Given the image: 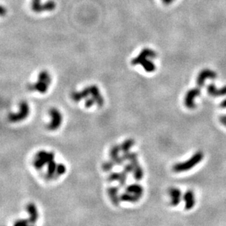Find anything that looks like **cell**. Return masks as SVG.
<instances>
[{
	"instance_id": "obj_1",
	"label": "cell",
	"mask_w": 226,
	"mask_h": 226,
	"mask_svg": "<svg viewBox=\"0 0 226 226\" xmlns=\"http://www.w3.org/2000/svg\"><path fill=\"white\" fill-rule=\"evenodd\" d=\"M157 54L150 48H143L139 54L132 60V65H141L144 70L148 73H152L156 70V65L149 59L156 58Z\"/></svg>"
},
{
	"instance_id": "obj_2",
	"label": "cell",
	"mask_w": 226,
	"mask_h": 226,
	"mask_svg": "<svg viewBox=\"0 0 226 226\" xmlns=\"http://www.w3.org/2000/svg\"><path fill=\"white\" fill-rule=\"evenodd\" d=\"M203 158V153L201 151H198L195 152L188 160L174 165L173 167V171L177 173L190 171L195 166H197L199 163H201Z\"/></svg>"
},
{
	"instance_id": "obj_3",
	"label": "cell",
	"mask_w": 226,
	"mask_h": 226,
	"mask_svg": "<svg viewBox=\"0 0 226 226\" xmlns=\"http://www.w3.org/2000/svg\"><path fill=\"white\" fill-rule=\"evenodd\" d=\"M51 83V77L49 73L46 70H43L39 73L37 82L33 84L32 87H33V89L37 90L42 94H44L48 91Z\"/></svg>"
},
{
	"instance_id": "obj_4",
	"label": "cell",
	"mask_w": 226,
	"mask_h": 226,
	"mask_svg": "<svg viewBox=\"0 0 226 226\" xmlns=\"http://www.w3.org/2000/svg\"><path fill=\"white\" fill-rule=\"evenodd\" d=\"M29 106L26 101H21L19 104V111L18 113H12L8 115L9 121L11 122H18L24 120L29 116Z\"/></svg>"
},
{
	"instance_id": "obj_5",
	"label": "cell",
	"mask_w": 226,
	"mask_h": 226,
	"mask_svg": "<svg viewBox=\"0 0 226 226\" xmlns=\"http://www.w3.org/2000/svg\"><path fill=\"white\" fill-rule=\"evenodd\" d=\"M55 157L54 152H47L46 151H40L36 155V159L34 160V166L37 169H40L45 165L48 163V161L53 160Z\"/></svg>"
},
{
	"instance_id": "obj_6",
	"label": "cell",
	"mask_w": 226,
	"mask_h": 226,
	"mask_svg": "<svg viewBox=\"0 0 226 226\" xmlns=\"http://www.w3.org/2000/svg\"><path fill=\"white\" fill-rule=\"evenodd\" d=\"M49 115L51 119L48 125V130H56L60 128L62 123V115L61 112L56 108H52L49 110Z\"/></svg>"
},
{
	"instance_id": "obj_7",
	"label": "cell",
	"mask_w": 226,
	"mask_h": 226,
	"mask_svg": "<svg viewBox=\"0 0 226 226\" xmlns=\"http://www.w3.org/2000/svg\"><path fill=\"white\" fill-rule=\"evenodd\" d=\"M199 95H201L200 88H193L190 89L186 93L185 97V106L189 109H194L196 106L195 103V99L196 97Z\"/></svg>"
},
{
	"instance_id": "obj_8",
	"label": "cell",
	"mask_w": 226,
	"mask_h": 226,
	"mask_svg": "<svg viewBox=\"0 0 226 226\" xmlns=\"http://www.w3.org/2000/svg\"><path fill=\"white\" fill-rule=\"evenodd\" d=\"M217 73L214 71L211 70L209 69H204L199 73L198 75L197 80H196V83L198 87L203 86L204 83H205L206 80L207 78L214 79L217 78Z\"/></svg>"
},
{
	"instance_id": "obj_9",
	"label": "cell",
	"mask_w": 226,
	"mask_h": 226,
	"mask_svg": "<svg viewBox=\"0 0 226 226\" xmlns=\"http://www.w3.org/2000/svg\"><path fill=\"white\" fill-rule=\"evenodd\" d=\"M169 195L171 196V205L173 206H177L181 202L182 198V192L179 188L171 187L168 190Z\"/></svg>"
},
{
	"instance_id": "obj_10",
	"label": "cell",
	"mask_w": 226,
	"mask_h": 226,
	"mask_svg": "<svg viewBox=\"0 0 226 226\" xmlns=\"http://www.w3.org/2000/svg\"><path fill=\"white\" fill-rule=\"evenodd\" d=\"M26 211H27L28 214H29V224H35L37 222V219H38L39 214L38 211H37V206L32 203L28 204L26 206Z\"/></svg>"
},
{
	"instance_id": "obj_11",
	"label": "cell",
	"mask_w": 226,
	"mask_h": 226,
	"mask_svg": "<svg viewBox=\"0 0 226 226\" xmlns=\"http://www.w3.org/2000/svg\"><path fill=\"white\" fill-rule=\"evenodd\" d=\"M89 88L91 95L93 97V99L94 100V101H95V103L97 105V106L102 107L104 104V100L102 98L100 92L99 88L96 85L90 86Z\"/></svg>"
},
{
	"instance_id": "obj_12",
	"label": "cell",
	"mask_w": 226,
	"mask_h": 226,
	"mask_svg": "<svg viewBox=\"0 0 226 226\" xmlns=\"http://www.w3.org/2000/svg\"><path fill=\"white\" fill-rule=\"evenodd\" d=\"M184 201H185V208L186 210H190L195 206V194L193 191L189 190L185 193L183 197Z\"/></svg>"
},
{
	"instance_id": "obj_13",
	"label": "cell",
	"mask_w": 226,
	"mask_h": 226,
	"mask_svg": "<svg viewBox=\"0 0 226 226\" xmlns=\"http://www.w3.org/2000/svg\"><path fill=\"white\" fill-rule=\"evenodd\" d=\"M207 92L209 94L213 97H219L226 95V85L220 89H217L214 84H209L207 86Z\"/></svg>"
},
{
	"instance_id": "obj_14",
	"label": "cell",
	"mask_w": 226,
	"mask_h": 226,
	"mask_svg": "<svg viewBox=\"0 0 226 226\" xmlns=\"http://www.w3.org/2000/svg\"><path fill=\"white\" fill-rule=\"evenodd\" d=\"M126 192L133 194L138 197L139 198H141L143 194V188L139 184H132V185H128L125 189Z\"/></svg>"
},
{
	"instance_id": "obj_15",
	"label": "cell",
	"mask_w": 226,
	"mask_h": 226,
	"mask_svg": "<svg viewBox=\"0 0 226 226\" xmlns=\"http://www.w3.org/2000/svg\"><path fill=\"white\" fill-rule=\"evenodd\" d=\"M91 95V92H90V88L89 87H86L83 90L80 92H75L72 93L71 97L72 99L75 101V102H78L81 100L83 98H87L89 96Z\"/></svg>"
},
{
	"instance_id": "obj_16",
	"label": "cell",
	"mask_w": 226,
	"mask_h": 226,
	"mask_svg": "<svg viewBox=\"0 0 226 226\" xmlns=\"http://www.w3.org/2000/svg\"><path fill=\"white\" fill-rule=\"evenodd\" d=\"M118 191H119V188L116 187H110L108 188V194L109 198L115 206L119 205V201H121L120 198L118 196Z\"/></svg>"
},
{
	"instance_id": "obj_17",
	"label": "cell",
	"mask_w": 226,
	"mask_h": 226,
	"mask_svg": "<svg viewBox=\"0 0 226 226\" xmlns=\"http://www.w3.org/2000/svg\"><path fill=\"white\" fill-rule=\"evenodd\" d=\"M57 164L56 163L54 159L48 161L47 163V178L52 179L56 175V171H57Z\"/></svg>"
},
{
	"instance_id": "obj_18",
	"label": "cell",
	"mask_w": 226,
	"mask_h": 226,
	"mask_svg": "<svg viewBox=\"0 0 226 226\" xmlns=\"http://www.w3.org/2000/svg\"><path fill=\"white\" fill-rule=\"evenodd\" d=\"M119 198H120V200L122 201L132 202V203H135L141 199L138 197H137L136 195H135L131 194V193L126 191L125 193H122V194L119 196Z\"/></svg>"
},
{
	"instance_id": "obj_19",
	"label": "cell",
	"mask_w": 226,
	"mask_h": 226,
	"mask_svg": "<svg viewBox=\"0 0 226 226\" xmlns=\"http://www.w3.org/2000/svg\"><path fill=\"white\" fill-rule=\"evenodd\" d=\"M133 177L136 181H141L143 177V171L142 167L140 166L139 163L133 166Z\"/></svg>"
},
{
	"instance_id": "obj_20",
	"label": "cell",
	"mask_w": 226,
	"mask_h": 226,
	"mask_svg": "<svg viewBox=\"0 0 226 226\" xmlns=\"http://www.w3.org/2000/svg\"><path fill=\"white\" fill-rule=\"evenodd\" d=\"M134 143H135L134 140L132 138H128V139L125 140L120 146L121 152H122L123 153H127V152H130V149L133 146Z\"/></svg>"
},
{
	"instance_id": "obj_21",
	"label": "cell",
	"mask_w": 226,
	"mask_h": 226,
	"mask_svg": "<svg viewBox=\"0 0 226 226\" xmlns=\"http://www.w3.org/2000/svg\"><path fill=\"white\" fill-rule=\"evenodd\" d=\"M121 151V148L120 146H117V145H115V146H112L111 149H110V152H109V155H110V159L112 161L114 162L116 160V159L119 157V152Z\"/></svg>"
},
{
	"instance_id": "obj_22",
	"label": "cell",
	"mask_w": 226,
	"mask_h": 226,
	"mask_svg": "<svg viewBox=\"0 0 226 226\" xmlns=\"http://www.w3.org/2000/svg\"><path fill=\"white\" fill-rule=\"evenodd\" d=\"M40 1L41 0H32V9L37 13L43 12V4H41Z\"/></svg>"
},
{
	"instance_id": "obj_23",
	"label": "cell",
	"mask_w": 226,
	"mask_h": 226,
	"mask_svg": "<svg viewBox=\"0 0 226 226\" xmlns=\"http://www.w3.org/2000/svg\"><path fill=\"white\" fill-rule=\"evenodd\" d=\"M56 8V3L54 1H48L43 4V12L53 11Z\"/></svg>"
},
{
	"instance_id": "obj_24",
	"label": "cell",
	"mask_w": 226,
	"mask_h": 226,
	"mask_svg": "<svg viewBox=\"0 0 226 226\" xmlns=\"http://www.w3.org/2000/svg\"><path fill=\"white\" fill-rule=\"evenodd\" d=\"M114 165H115L114 162L112 161L111 160H108V161H106L105 162V163H103V164H102V169H103V171H106V172H108V171H110L112 169H113Z\"/></svg>"
},
{
	"instance_id": "obj_25",
	"label": "cell",
	"mask_w": 226,
	"mask_h": 226,
	"mask_svg": "<svg viewBox=\"0 0 226 226\" xmlns=\"http://www.w3.org/2000/svg\"><path fill=\"white\" fill-rule=\"evenodd\" d=\"M121 174H120V178L119 179V187H124L126 185V182H127V173L125 172L124 171H121Z\"/></svg>"
},
{
	"instance_id": "obj_26",
	"label": "cell",
	"mask_w": 226,
	"mask_h": 226,
	"mask_svg": "<svg viewBox=\"0 0 226 226\" xmlns=\"http://www.w3.org/2000/svg\"><path fill=\"white\" fill-rule=\"evenodd\" d=\"M120 174H121V173H119V172L110 173L108 177V180L110 182L119 181V179L120 178Z\"/></svg>"
},
{
	"instance_id": "obj_27",
	"label": "cell",
	"mask_w": 226,
	"mask_h": 226,
	"mask_svg": "<svg viewBox=\"0 0 226 226\" xmlns=\"http://www.w3.org/2000/svg\"><path fill=\"white\" fill-rule=\"evenodd\" d=\"M65 172H66V166H65L64 164H62V163H59V164H57L56 175L57 176L63 175Z\"/></svg>"
},
{
	"instance_id": "obj_28",
	"label": "cell",
	"mask_w": 226,
	"mask_h": 226,
	"mask_svg": "<svg viewBox=\"0 0 226 226\" xmlns=\"http://www.w3.org/2000/svg\"><path fill=\"white\" fill-rule=\"evenodd\" d=\"M94 104L95 103V101L93 99V97H87V99L85 101V106L86 108H91Z\"/></svg>"
},
{
	"instance_id": "obj_29",
	"label": "cell",
	"mask_w": 226,
	"mask_h": 226,
	"mask_svg": "<svg viewBox=\"0 0 226 226\" xmlns=\"http://www.w3.org/2000/svg\"><path fill=\"white\" fill-rule=\"evenodd\" d=\"M29 224V220L28 219H18V220L15 221L14 225H26Z\"/></svg>"
},
{
	"instance_id": "obj_30",
	"label": "cell",
	"mask_w": 226,
	"mask_h": 226,
	"mask_svg": "<svg viewBox=\"0 0 226 226\" xmlns=\"http://www.w3.org/2000/svg\"><path fill=\"white\" fill-rule=\"evenodd\" d=\"M133 168H134L133 166H132L131 163H130V164H127L124 166V170H123V171L127 172V174H130V173H132V171H133Z\"/></svg>"
},
{
	"instance_id": "obj_31",
	"label": "cell",
	"mask_w": 226,
	"mask_h": 226,
	"mask_svg": "<svg viewBox=\"0 0 226 226\" xmlns=\"http://www.w3.org/2000/svg\"><path fill=\"white\" fill-rule=\"evenodd\" d=\"M219 121L221 122V124H222L225 127H226V114H223L222 116H220Z\"/></svg>"
},
{
	"instance_id": "obj_32",
	"label": "cell",
	"mask_w": 226,
	"mask_h": 226,
	"mask_svg": "<svg viewBox=\"0 0 226 226\" xmlns=\"http://www.w3.org/2000/svg\"><path fill=\"white\" fill-rule=\"evenodd\" d=\"M220 107L222 108H226V99L222 101V102L220 103Z\"/></svg>"
},
{
	"instance_id": "obj_33",
	"label": "cell",
	"mask_w": 226,
	"mask_h": 226,
	"mask_svg": "<svg viewBox=\"0 0 226 226\" xmlns=\"http://www.w3.org/2000/svg\"><path fill=\"white\" fill-rule=\"evenodd\" d=\"M163 1V2L165 4H166V5H168V4H171V2H172L174 0H162Z\"/></svg>"
},
{
	"instance_id": "obj_34",
	"label": "cell",
	"mask_w": 226,
	"mask_h": 226,
	"mask_svg": "<svg viewBox=\"0 0 226 226\" xmlns=\"http://www.w3.org/2000/svg\"><path fill=\"white\" fill-rule=\"evenodd\" d=\"M6 12H7V10H6L4 8V7H3V6H2V7H1V15L3 16V15H4V13H5Z\"/></svg>"
}]
</instances>
